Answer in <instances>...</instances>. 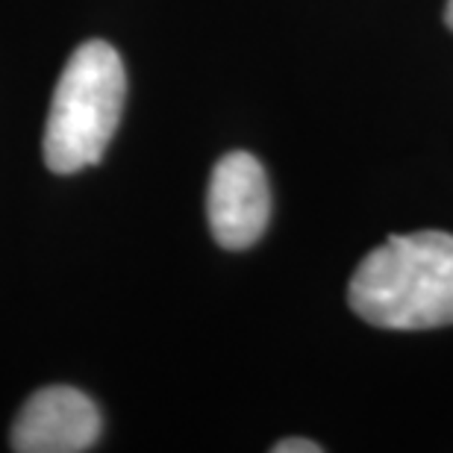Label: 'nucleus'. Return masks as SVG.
<instances>
[{
  "label": "nucleus",
  "mask_w": 453,
  "mask_h": 453,
  "mask_svg": "<svg viewBox=\"0 0 453 453\" xmlns=\"http://www.w3.org/2000/svg\"><path fill=\"white\" fill-rule=\"evenodd\" d=\"M101 439V412L71 386H48L21 406L9 433L18 453H83Z\"/></svg>",
  "instance_id": "obj_4"
},
{
  "label": "nucleus",
  "mask_w": 453,
  "mask_h": 453,
  "mask_svg": "<svg viewBox=\"0 0 453 453\" xmlns=\"http://www.w3.org/2000/svg\"><path fill=\"white\" fill-rule=\"evenodd\" d=\"M348 301L383 330L453 324V235L418 230L386 239L353 271Z\"/></svg>",
  "instance_id": "obj_1"
},
{
  "label": "nucleus",
  "mask_w": 453,
  "mask_h": 453,
  "mask_svg": "<svg viewBox=\"0 0 453 453\" xmlns=\"http://www.w3.org/2000/svg\"><path fill=\"white\" fill-rule=\"evenodd\" d=\"M206 215L221 248L244 250L259 242L271 219V188L257 157L233 150L219 159L206 192Z\"/></svg>",
  "instance_id": "obj_3"
},
{
  "label": "nucleus",
  "mask_w": 453,
  "mask_h": 453,
  "mask_svg": "<svg viewBox=\"0 0 453 453\" xmlns=\"http://www.w3.org/2000/svg\"><path fill=\"white\" fill-rule=\"evenodd\" d=\"M445 21H448V27L453 30V0H448V9H445Z\"/></svg>",
  "instance_id": "obj_6"
},
{
  "label": "nucleus",
  "mask_w": 453,
  "mask_h": 453,
  "mask_svg": "<svg viewBox=\"0 0 453 453\" xmlns=\"http://www.w3.org/2000/svg\"><path fill=\"white\" fill-rule=\"evenodd\" d=\"M271 450L274 453H319L321 448L310 439H286V441H277Z\"/></svg>",
  "instance_id": "obj_5"
},
{
  "label": "nucleus",
  "mask_w": 453,
  "mask_h": 453,
  "mask_svg": "<svg viewBox=\"0 0 453 453\" xmlns=\"http://www.w3.org/2000/svg\"><path fill=\"white\" fill-rule=\"evenodd\" d=\"M124 95V62L112 44L92 39L71 53L44 124V162L53 174H77L104 159L121 121Z\"/></svg>",
  "instance_id": "obj_2"
}]
</instances>
